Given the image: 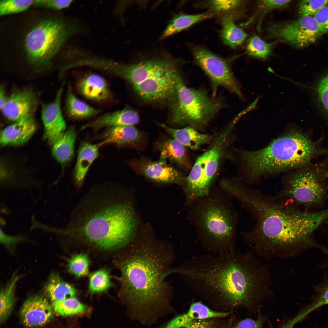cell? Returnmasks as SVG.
<instances>
[{
    "mask_svg": "<svg viewBox=\"0 0 328 328\" xmlns=\"http://www.w3.org/2000/svg\"><path fill=\"white\" fill-rule=\"evenodd\" d=\"M273 43H268L256 35H253L247 44L248 54L254 58L262 60L267 59L272 53Z\"/></svg>",
    "mask_w": 328,
    "mask_h": 328,
    "instance_id": "cell-36",
    "label": "cell"
},
{
    "mask_svg": "<svg viewBox=\"0 0 328 328\" xmlns=\"http://www.w3.org/2000/svg\"><path fill=\"white\" fill-rule=\"evenodd\" d=\"M77 87L79 92L86 98L96 101L109 99L111 93L106 80L96 74L84 77L78 82Z\"/></svg>",
    "mask_w": 328,
    "mask_h": 328,
    "instance_id": "cell-20",
    "label": "cell"
},
{
    "mask_svg": "<svg viewBox=\"0 0 328 328\" xmlns=\"http://www.w3.org/2000/svg\"><path fill=\"white\" fill-rule=\"evenodd\" d=\"M89 265L90 261L87 255L77 254L68 260V271L76 277H82L88 274Z\"/></svg>",
    "mask_w": 328,
    "mask_h": 328,
    "instance_id": "cell-39",
    "label": "cell"
},
{
    "mask_svg": "<svg viewBox=\"0 0 328 328\" xmlns=\"http://www.w3.org/2000/svg\"><path fill=\"white\" fill-rule=\"evenodd\" d=\"M223 24L220 35L224 43L234 49L241 45L246 38L247 33L237 26L233 21Z\"/></svg>",
    "mask_w": 328,
    "mask_h": 328,
    "instance_id": "cell-32",
    "label": "cell"
},
{
    "mask_svg": "<svg viewBox=\"0 0 328 328\" xmlns=\"http://www.w3.org/2000/svg\"><path fill=\"white\" fill-rule=\"evenodd\" d=\"M264 320V317L261 316L255 320L246 318L239 321L233 328H262Z\"/></svg>",
    "mask_w": 328,
    "mask_h": 328,
    "instance_id": "cell-43",
    "label": "cell"
},
{
    "mask_svg": "<svg viewBox=\"0 0 328 328\" xmlns=\"http://www.w3.org/2000/svg\"><path fill=\"white\" fill-rule=\"evenodd\" d=\"M215 14L213 12L210 11L197 14L175 15L171 19L159 39H164L186 29L198 22L213 17Z\"/></svg>",
    "mask_w": 328,
    "mask_h": 328,
    "instance_id": "cell-26",
    "label": "cell"
},
{
    "mask_svg": "<svg viewBox=\"0 0 328 328\" xmlns=\"http://www.w3.org/2000/svg\"><path fill=\"white\" fill-rule=\"evenodd\" d=\"M291 0H261L257 2L256 10L252 16L244 24L247 25L250 23L257 17L258 19L257 29L260 31L263 19L265 15L273 10L281 9L287 7L290 3Z\"/></svg>",
    "mask_w": 328,
    "mask_h": 328,
    "instance_id": "cell-34",
    "label": "cell"
},
{
    "mask_svg": "<svg viewBox=\"0 0 328 328\" xmlns=\"http://www.w3.org/2000/svg\"><path fill=\"white\" fill-rule=\"evenodd\" d=\"M192 51L196 63L211 80L214 91L221 86L241 97L239 85L227 61L201 46H194Z\"/></svg>",
    "mask_w": 328,
    "mask_h": 328,
    "instance_id": "cell-13",
    "label": "cell"
},
{
    "mask_svg": "<svg viewBox=\"0 0 328 328\" xmlns=\"http://www.w3.org/2000/svg\"><path fill=\"white\" fill-rule=\"evenodd\" d=\"M271 328H272L271 327ZM281 328H287L285 324H284V325H283V326Z\"/></svg>",
    "mask_w": 328,
    "mask_h": 328,
    "instance_id": "cell-49",
    "label": "cell"
},
{
    "mask_svg": "<svg viewBox=\"0 0 328 328\" xmlns=\"http://www.w3.org/2000/svg\"><path fill=\"white\" fill-rule=\"evenodd\" d=\"M175 100L173 123L198 130L205 128L224 105L221 97H211L204 90L187 87L180 74L176 79Z\"/></svg>",
    "mask_w": 328,
    "mask_h": 328,
    "instance_id": "cell-9",
    "label": "cell"
},
{
    "mask_svg": "<svg viewBox=\"0 0 328 328\" xmlns=\"http://www.w3.org/2000/svg\"><path fill=\"white\" fill-rule=\"evenodd\" d=\"M76 137L75 127L72 126L60 134L52 144V155L61 164L67 163L71 159Z\"/></svg>",
    "mask_w": 328,
    "mask_h": 328,
    "instance_id": "cell-24",
    "label": "cell"
},
{
    "mask_svg": "<svg viewBox=\"0 0 328 328\" xmlns=\"http://www.w3.org/2000/svg\"><path fill=\"white\" fill-rule=\"evenodd\" d=\"M328 5V0H304L299 3L298 12L300 17L313 16L321 8Z\"/></svg>",
    "mask_w": 328,
    "mask_h": 328,
    "instance_id": "cell-40",
    "label": "cell"
},
{
    "mask_svg": "<svg viewBox=\"0 0 328 328\" xmlns=\"http://www.w3.org/2000/svg\"><path fill=\"white\" fill-rule=\"evenodd\" d=\"M52 308L48 300L39 295L27 299L22 304L20 316L23 325L33 328L45 325L53 317Z\"/></svg>",
    "mask_w": 328,
    "mask_h": 328,
    "instance_id": "cell-17",
    "label": "cell"
},
{
    "mask_svg": "<svg viewBox=\"0 0 328 328\" xmlns=\"http://www.w3.org/2000/svg\"><path fill=\"white\" fill-rule=\"evenodd\" d=\"M267 32L268 38L298 48L313 44L325 34L313 16L272 23L268 27Z\"/></svg>",
    "mask_w": 328,
    "mask_h": 328,
    "instance_id": "cell-12",
    "label": "cell"
},
{
    "mask_svg": "<svg viewBox=\"0 0 328 328\" xmlns=\"http://www.w3.org/2000/svg\"><path fill=\"white\" fill-rule=\"evenodd\" d=\"M142 134L133 125L110 127L104 132L103 140L100 146L113 143L120 145L138 142L142 138Z\"/></svg>",
    "mask_w": 328,
    "mask_h": 328,
    "instance_id": "cell-23",
    "label": "cell"
},
{
    "mask_svg": "<svg viewBox=\"0 0 328 328\" xmlns=\"http://www.w3.org/2000/svg\"><path fill=\"white\" fill-rule=\"evenodd\" d=\"M34 0H0V16L5 17L23 13L29 10Z\"/></svg>",
    "mask_w": 328,
    "mask_h": 328,
    "instance_id": "cell-37",
    "label": "cell"
},
{
    "mask_svg": "<svg viewBox=\"0 0 328 328\" xmlns=\"http://www.w3.org/2000/svg\"><path fill=\"white\" fill-rule=\"evenodd\" d=\"M176 62L167 57L152 58L131 64L111 60L105 71L129 83L143 100L161 101L176 98V79L179 74Z\"/></svg>",
    "mask_w": 328,
    "mask_h": 328,
    "instance_id": "cell-7",
    "label": "cell"
},
{
    "mask_svg": "<svg viewBox=\"0 0 328 328\" xmlns=\"http://www.w3.org/2000/svg\"><path fill=\"white\" fill-rule=\"evenodd\" d=\"M229 314L212 310L200 302H194L186 313L175 316L159 328H183L197 320L224 317Z\"/></svg>",
    "mask_w": 328,
    "mask_h": 328,
    "instance_id": "cell-19",
    "label": "cell"
},
{
    "mask_svg": "<svg viewBox=\"0 0 328 328\" xmlns=\"http://www.w3.org/2000/svg\"><path fill=\"white\" fill-rule=\"evenodd\" d=\"M65 109L68 116L74 119H82L96 116L101 111L78 98L73 92L71 85L68 87Z\"/></svg>",
    "mask_w": 328,
    "mask_h": 328,
    "instance_id": "cell-27",
    "label": "cell"
},
{
    "mask_svg": "<svg viewBox=\"0 0 328 328\" xmlns=\"http://www.w3.org/2000/svg\"><path fill=\"white\" fill-rule=\"evenodd\" d=\"M260 268L247 255L235 251L206 252L193 256L172 270L194 294L209 301L231 306H251L265 285Z\"/></svg>",
    "mask_w": 328,
    "mask_h": 328,
    "instance_id": "cell-2",
    "label": "cell"
},
{
    "mask_svg": "<svg viewBox=\"0 0 328 328\" xmlns=\"http://www.w3.org/2000/svg\"><path fill=\"white\" fill-rule=\"evenodd\" d=\"M39 104L38 97L34 90L27 88H17L12 91L0 109L5 118L15 122L34 116Z\"/></svg>",
    "mask_w": 328,
    "mask_h": 328,
    "instance_id": "cell-15",
    "label": "cell"
},
{
    "mask_svg": "<svg viewBox=\"0 0 328 328\" xmlns=\"http://www.w3.org/2000/svg\"><path fill=\"white\" fill-rule=\"evenodd\" d=\"M230 194L254 218V225L244 238L258 246L287 249L312 244L316 231L328 220V209L306 211L241 184L233 186Z\"/></svg>",
    "mask_w": 328,
    "mask_h": 328,
    "instance_id": "cell-1",
    "label": "cell"
},
{
    "mask_svg": "<svg viewBox=\"0 0 328 328\" xmlns=\"http://www.w3.org/2000/svg\"><path fill=\"white\" fill-rule=\"evenodd\" d=\"M230 124L217 134L209 148L196 160L188 176L184 189L186 205L208 196L217 173L220 162L229 144Z\"/></svg>",
    "mask_w": 328,
    "mask_h": 328,
    "instance_id": "cell-10",
    "label": "cell"
},
{
    "mask_svg": "<svg viewBox=\"0 0 328 328\" xmlns=\"http://www.w3.org/2000/svg\"><path fill=\"white\" fill-rule=\"evenodd\" d=\"M21 239L22 238L19 236L8 235L1 230V243L9 248L16 245L19 242L21 241Z\"/></svg>",
    "mask_w": 328,
    "mask_h": 328,
    "instance_id": "cell-45",
    "label": "cell"
},
{
    "mask_svg": "<svg viewBox=\"0 0 328 328\" xmlns=\"http://www.w3.org/2000/svg\"><path fill=\"white\" fill-rule=\"evenodd\" d=\"M7 97L5 94V89L4 85H1L0 87V104L1 108L7 100Z\"/></svg>",
    "mask_w": 328,
    "mask_h": 328,
    "instance_id": "cell-47",
    "label": "cell"
},
{
    "mask_svg": "<svg viewBox=\"0 0 328 328\" xmlns=\"http://www.w3.org/2000/svg\"><path fill=\"white\" fill-rule=\"evenodd\" d=\"M64 85L63 84L57 90L53 101L42 104L41 117L44 128V137L51 145L66 128L61 109Z\"/></svg>",
    "mask_w": 328,
    "mask_h": 328,
    "instance_id": "cell-16",
    "label": "cell"
},
{
    "mask_svg": "<svg viewBox=\"0 0 328 328\" xmlns=\"http://www.w3.org/2000/svg\"><path fill=\"white\" fill-rule=\"evenodd\" d=\"M326 173L321 166L302 168L287 180L276 195L306 211L323 209L328 198Z\"/></svg>",
    "mask_w": 328,
    "mask_h": 328,
    "instance_id": "cell-11",
    "label": "cell"
},
{
    "mask_svg": "<svg viewBox=\"0 0 328 328\" xmlns=\"http://www.w3.org/2000/svg\"><path fill=\"white\" fill-rule=\"evenodd\" d=\"M17 276L11 280L9 284L1 291L0 295V321L1 323L11 313L15 302V288L20 278Z\"/></svg>",
    "mask_w": 328,
    "mask_h": 328,
    "instance_id": "cell-33",
    "label": "cell"
},
{
    "mask_svg": "<svg viewBox=\"0 0 328 328\" xmlns=\"http://www.w3.org/2000/svg\"><path fill=\"white\" fill-rule=\"evenodd\" d=\"M312 92L318 107L328 118V70L319 77L312 87Z\"/></svg>",
    "mask_w": 328,
    "mask_h": 328,
    "instance_id": "cell-31",
    "label": "cell"
},
{
    "mask_svg": "<svg viewBox=\"0 0 328 328\" xmlns=\"http://www.w3.org/2000/svg\"><path fill=\"white\" fill-rule=\"evenodd\" d=\"M134 169L154 182L162 184H174L185 188L186 177L182 172L169 166L166 160L160 158L156 161L145 159L134 160Z\"/></svg>",
    "mask_w": 328,
    "mask_h": 328,
    "instance_id": "cell-14",
    "label": "cell"
},
{
    "mask_svg": "<svg viewBox=\"0 0 328 328\" xmlns=\"http://www.w3.org/2000/svg\"><path fill=\"white\" fill-rule=\"evenodd\" d=\"M99 146V144L85 142L80 146L74 172L75 180L78 187L82 185L90 165L98 156Z\"/></svg>",
    "mask_w": 328,
    "mask_h": 328,
    "instance_id": "cell-25",
    "label": "cell"
},
{
    "mask_svg": "<svg viewBox=\"0 0 328 328\" xmlns=\"http://www.w3.org/2000/svg\"><path fill=\"white\" fill-rule=\"evenodd\" d=\"M58 12L38 9L5 17L0 25L2 58L37 72L50 69L68 38L80 29Z\"/></svg>",
    "mask_w": 328,
    "mask_h": 328,
    "instance_id": "cell-3",
    "label": "cell"
},
{
    "mask_svg": "<svg viewBox=\"0 0 328 328\" xmlns=\"http://www.w3.org/2000/svg\"><path fill=\"white\" fill-rule=\"evenodd\" d=\"M313 16L324 34L328 33V5L321 8Z\"/></svg>",
    "mask_w": 328,
    "mask_h": 328,
    "instance_id": "cell-42",
    "label": "cell"
},
{
    "mask_svg": "<svg viewBox=\"0 0 328 328\" xmlns=\"http://www.w3.org/2000/svg\"><path fill=\"white\" fill-rule=\"evenodd\" d=\"M328 155V150L306 134L294 131L280 137L264 148L244 151L242 158L252 176L311 165L312 160Z\"/></svg>",
    "mask_w": 328,
    "mask_h": 328,
    "instance_id": "cell-6",
    "label": "cell"
},
{
    "mask_svg": "<svg viewBox=\"0 0 328 328\" xmlns=\"http://www.w3.org/2000/svg\"><path fill=\"white\" fill-rule=\"evenodd\" d=\"M160 153V158L181 166H187L185 147L175 139L172 138L162 141L157 146Z\"/></svg>",
    "mask_w": 328,
    "mask_h": 328,
    "instance_id": "cell-28",
    "label": "cell"
},
{
    "mask_svg": "<svg viewBox=\"0 0 328 328\" xmlns=\"http://www.w3.org/2000/svg\"><path fill=\"white\" fill-rule=\"evenodd\" d=\"M46 292L53 302L67 297L74 296L76 290L73 285L63 281L55 272L51 274L46 285Z\"/></svg>",
    "mask_w": 328,
    "mask_h": 328,
    "instance_id": "cell-29",
    "label": "cell"
},
{
    "mask_svg": "<svg viewBox=\"0 0 328 328\" xmlns=\"http://www.w3.org/2000/svg\"><path fill=\"white\" fill-rule=\"evenodd\" d=\"M36 128L34 116L15 121L1 131V144L2 146L22 145L31 137Z\"/></svg>",
    "mask_w": 328,
    "mask_h": 328,
    "instance_id": "cell-18",
    "label": "cell"
},
{
    "mask_svg": "<svg viewBox=\"0 0 328 328\" xmlns=\"http://www.w3.org/2000/svg\"><path fill=\"white\" fill-rule=\"evenodd\" d=\"M326 225L328 227V221L326 222Z\"/></svg>",
    "mask_w": 328,
    "mask_h": 328,
    "instance_id": "cell-50",
    "label": "cell"
},
{
    "mask_svg": "<svg viewBox=\"0 0 328 328\" xmlns=\"http://www.w3.org/2000/svg\"><path fill=\"white\" fill-rule=\"evenodd\" d=\"M326 175L327 178H328V171H326ZM327 189L328 190V183L327 184Z\"/></svg>",
    "mask_w": 328,
    "mask_h": 328,
    "instance_id": "cell-48",
    "label": "cell"
},
{
    "mask_svg": "<svg viewBox=\"0 0 328 328\" xmlns=\"http://www.w3.org/2000/svg\"><path fill=\"white\" fill-rule=\"evenodd\" d=\"M172 251L151 241L135 242L121 257V291L134 318L141 322L156 319L169 305L170 287L163 275L171 262Z\"/></svg>",
    "mask_w": 328,
    "mask_h": 328,
    "instance_id": "cell-4",
    "label": "cell"
},
{
    "mask_svg": "<svg viewBox=\"0 0 328 328\" xmlns=\"http://www.w3.org/2000/svg\"><path fill=\"white\" fill-rule=\"evenodd\" d=\"M218 195L195 200L192 206V223L200 244L207 252L231 253L236 250L234 237L237 219L228 203Z\"/></svg>",
    "mask_w": 328,
    "mask_h": 328,
    "instance_id": "cell-8",
    "label": "cell"
},
{
    "mask_svg": "<svg viewBox=\"0 0 328 328\" xmlns=\"http://www.w3.org/2000/svg\"><path fill=\"white\" fill-rule=\"evenodd\" d=\"M328 304V285L322 291L318 299L313 305L304 313L306 315L313 310L324 305Z\"/></svg>",
    "mask_w": 328,
    "mask_h": 328,
    "instance_id": "cell-44",
    "label": "cell"
},
{
    "mask_svg": "<svg viewBox=\"0 0 328 328\" xmlns=\"http://www.w3.org/2000/svg\"><path fill=\"white\" fill-rule=\"evenodd\" d=\"M106 194V193H105ZM86 198L67 232L103 250H117L133 240L138 221L132 204L111 193Z\"/></svg>",
    "mask_w": 328,
    "mask_h": 328,
    "instance_id": "cell-5",
    "label": "cell"
},
{
    "mask_svg": "<svg viewBox=\"0 0 328 328\" xmlns=\"http://www.w3.org/2000/svg\"><path fill=\"white\" fill-rule=\"evenodd\" d=\"M216 324L214 319H208L196 321L183 328H214Z\"/></svg>",
    "mask_w": 328,
    "mask_h": 328,
    "instance_id": "cell-46",
    "label": "cell"
},
{
    "mask_svg": "<svg viewBox=\"0 0 328 328\" xmlns=\"http://www.w3.org/2000/svg\"><path fill=\"white\" fill-rule=\"evenodd\" d=\"M71 0H34L32 6L39 9L59 12L68 7Z\"/></svg>",
    "mask_w": 328,
    "mask_h": 328,
    "instance_id": "cell-41",
    "label": "cell"
},
{
    "mask_svg": "<svg viewBox=\"0 0 328 328\" xmlns=\"http://www.w3.org/2000/svg\"><path fill=\"white\" fill-rule=\"evenodd\" d=\"M139 121V117L136 112L125 108L103 114L84 125L81 129L91 128L97 129L106 126L134 125Z\"/></svg>",
    "mask_w": 328,
    "mask_h": 328,
    "instance_id": "cell-21",
    "label": "cell"
},
{
    "mask_svg": "<svg viewBox=\"0 0 328 328\" xmlns=\"http://www.w3.org/2000/svg\"><path fill=\"white\" fill-rule=\"evenodd\" d=\"M112 285L109 273L106 270L102 269L91 274L89 291L92 293H100L106 291Z\"/></svg>",
    "mask_w": 328,
    "mask_h": 328,
    "instance_id": "cell-38",
    "label": "cell"
},
{
    "mask_svg": "<svg viewBox=\"0 0 328 328\" xmlns=\"http://www.w3.org/2000/svg\"><path fill=\"white\" fill-rule=\"evenodd\" d=\"M244 2L241 0H211L208 1L207 3L208 7L215 14L224 15V17L227 15L223 18V20L230 14L235 18L243 14L244 10L243 5L245 3Z\"/></svg>",
    "mask_w": 328,
    "mask_h": 328,
    "instance_id": "cell-30",
    "label": "cell"
},
{
    "mask_svg": "<svg viewBox=\"0 0 328 328\" xmlns=\"http://www.w3.org/2000/svg\"><path fill=\"white\" fill-rule=\"evenodd\" d=\"M162 127L173 138L185 147L193 150H197L204 145L210 142L212 136L200 132L198 130L190 126L177 129L169 127L163 124L159 123Z\"/></svg>",
    "mask_w": 328,
    "mask_h": 328,
    "instance_id": "cell-22",
    "label": "cell"
},
{
    "mask_svg": "<svg viewBox=\"0 0 328 328\" xmlns=\"http://www.w3.org/2000/svg\"><path fill=\"white\" fill-rule=\"evenodd\" d=\"M54 311L63 316H70L84 313L87 307L74 296L67 297L53 302Z\"/></svg>",
    "mask_w": 328,
    "mask_h": 328,
    "instance_id": "cell-35",
    "label": "cell"
}]
</instances>
